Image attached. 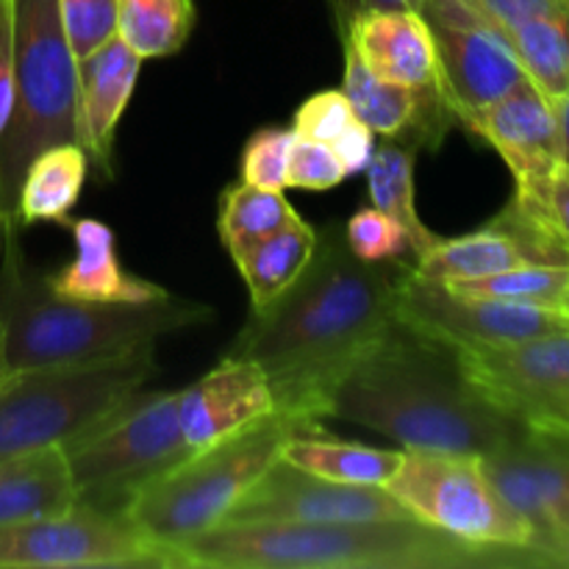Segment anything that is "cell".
<instances>
[{
  "instance_id": "cell-1",
  "label": "cell",
  "mask_w": 569,
  "mask_h": 569,
  "mask_svg": "<svg viewBox=\"0 0 569 569\" xmlns=\"http://www.w3.org/2000/svg\"><path fill=\"white\" fill-rule=\"evenodd\" d=\"M411 264H365L348 250L342 228L317 231L303 276L272 306L250 311L226 356L259 367L276 411L317 426L350 370L395 326V303Z\"/></svg>"
},
{
  "instance_id": "cell-2",
  "label": "cell",
  "mask_w": 569,
  "mask_h": 569,
  "mask_svg": "<svg viewBox=\"0 0 569 569\" xmlns=\"http://www.w3.org/2000/svg\"><path fill=\"white\" fill-rule=\"evenodd\" d=\"M328 417L372 428L406 450L489 456L522 431L461 372L456 350L395 322L345 376Z\"/></svg>"
},
{
  "instance_id": "cell-3",
  "label": "cell",
  "mask_w": 569,
  "mask_h": 569,
  "mask_svg": "<svg viewBox=\"0 0 569 569\" xmlns=\"http://www.w3.org/2000/svg\"><path fill=\"white\" fill-rule=\"evenodd\" d=\"M172 569L520 567V548H478L426 522L217 526L170 548Z\"/></svg>"
},
{
  "instance_id": "cell-4",
  "label": "cell",
  "mask_w": 569,
  "mask_h": 569,
  "mask_svg": "<svg viewBox=\"0 0 569 569\" xmlns=\"http://www.w3.org/2000/svg\"><path fill=\"white\" fill-rule=\"evenodd\" d=\"M9 237L0 276V372L92 365L214 320L211 306L172 295L153 303L61 298L48 287L44 272H33L22 261L14 228Z\"/></svg>"
},
{
  "instance_id": "cell-5",
  "label": "cell",
  "mask_w": 569,
  "mask_h": 569,
  "mask_svg": "<svg viewBox=\"0 0 569 569\" xmlns=\"http://www.w3.org/2000/svg\"><path fill=\"white\" fill-rule=\"evenodd\" d=\"M309 428L320 426H306L281 411L259 417L150 478L122 515L170 559V548L178 542L220 526L239 498L281 459L283 442Z\"/></svg>"
},
{
  "instance_id": "cell-6",
  "label": "cell",
  "mask_w": 569,
  "mask_h": 569,
  "mask_svg": "<svg viewBox=\"0 0 569 569\" xmlns=\"http://www.w3.org/2000/svg\"><path fill=\"white\" fill-rule=\"evenodd\" d=\"M14 111L0 139V209L14 228L26 167L50 144L78 142V59L61 26L59 0H11Z\"/></svg>"
},
{
  "instance_id": "cell-7",
  "label": "cell",
  "mask_w": 569,
  "mask_h": 569,
  "mask_svg": "<svg viewBox=\"0 0 569 569\" xmlns=\"http://www.w3.org/2000/svg\"><path fill=\"white\" fill-rule=\"evenodd\" d=\"M156 348L72 367L0 372V459L64 445L156 376Z\"/></svg>"
},
{
  "instance_id": "cell-8",
  "label": "cell",
  "mask_w": 569,
  "mask_h": 569,
  "mask_svg": "<svg viewBox=\"0 0 569 569\" xmlns=\"http://www.w3.org/2000/svg\"><path fill=\"white\" fill-rule=\"evenodd\" d=\"M78 500L122 515L150 478L192 453L178 422V392H131L67 439Z\"/></svg>"
},
{
  "instance_id": "cell-9",
  "label": "cell",
  "mask_w": 569,
  "mask_h": 569,
  "mask_svg": "<svg viewBox=\"0 0 569 569\" xmlns=\"http://www.w3.org/2000/svg\"><path fill=\"white\" fill-rule=\"evenodd\" d=\"M415 520L478 548H526L533 528L511 509L483 470L481 456L403 448L387 481Z\"/></svg>"
},
{
  "instance_id": "cell-10",
  "label": "cell",
  "mask_w": 569,
  "mask_h": 569,
  "mask_svg": "<svg viewBox=\"0 0 569 569\" xmlns=\"http://www.w3.org/2000/svg\"><path fill=\"white\" fill-rule=\"evenodd\" d=\"M0 569H170L126 515L78 500L70 511L0 526Z\"/></svg>"
},
{
  "instance_id": "cell-11",
  "label": "cell",
  "mask_w": 569,
  "mask_h": 569,
  "mask_svg": "<svg viewBox=\"0 0 569 569\" xmlns=\"http://www.w3.org/2000/svg\"><path fill=\"white\" fill-rule=\"evenodd\" d=\"M395 320L450 350H498L569 331V315L559 306L476 298L422 281L411 270L400 283Z\"/></svg>"
},
{
  "instance_id": "cell-12",
  "label": "cell",
  "mask_w": 569,
  "mask_h": 569,
  "mask_svg": "<svg viewBox=\"0 0 569 569\" xmlns=\"http://www.w3.org/2000/svg\"><path fill=\"white\" fill-rule=\"evenodd\" d=\"M459 122L467 131L481 137L489 148L498 150V156L509 167L515 178V198L509 209L522 222L537 228L542 237L556 242L548 228L550 183L561 170L556 106L531 81H522L495 103L461 114Z\"/></svg>"
},
{
  "instance_id": "cell-13",
  "label": "cell",
  "mask_w": 569,
  "mask_h": 569,
  "mask_svg": "<svg viewBox=\"0 0 569 569\" xmlns=\"http://www.w3.org/2000/svg\"><path fill=\"white\" fill-rule=\"evenodd\" d=\"M481 398L526 431L569 437V331L498 350H456Z\"/></svg>"
},
{
  "instance_id": "cell-14",
  "label": "cell",
  "mask_w": 569,
  "mask_h": 569,
  "mask_svg": "<svg viewBox=\"0 0 569 569\" xmlns=\"http://www.w3.org/2000/svg\"><path fill=\"white\" fill-rule=\"evenodd\" d=\"M437 44L439 89L456 122L528 81L509 33L472 0H426L420 11Z\"/></svg>"
},
{
  "instance_id": "cell-15",
  "label": "cell",
  "mask_w": 569,
  "mask_h": 569,
  "mask_svg": "<svg viewBox=\"0 0 569 569\" xmlns=\"http://www.w3.org/2000/svg\"><path fill=\"white\" fill-rule=\"evenodd\" d=\"M415 520L403 503L383 487H359L317 478L278 459L239 498L220 526L253 522H406ZM420 522V520H417Z\"/></svg>"
},
{
  "instance_id": "cell-16",
  "label": "cell",
  "mask_w": 569,
  "mask_h": 569,
  "mask_svg": "<svg viewBox=\"0 0 569 569\" xmlns=\"http://www.w3.org/2000/svg\"><path fill=\"white\" fill-rule=\"evenodd\" d=\"M483 470L506 503L537 533H569V437L522 428Z\"/></svg>"
},
{
  "instance_id": "cell-17",
  "label": "cell",
  "mask_w": 569,
  "mask_h": 569,
  "mask_svg": "<svg viewBox=\"0 0 569 569\" xmlns=\"http://www.w3.org/2000/svg\"><path fill=\"white\" fill-rule=\"evenodd\" d=\"M345 48L342 92L348 94L356 120L365 122L376 137L398 142L409 150H437L456 122L453 109L445 100L439 83L433 87H400L372 76L350 44Z\"/></svg>"
},
{
  "instance_id": "cell-18",
  "label": "cell",
  "mask_w": 569,
  "mask_h": 569,
  "mask_svg": "<svg viewBox=\"0 0 569 569\" xmlns=\"http://www.w3.org/2000/svg\"><path fill=\"white\" fill-rule=\"evenodd\" d=\"M276 411L267 376L248 359L226 356L214 370L178 392V422L192 450L206 448Z\"/></svg>"
},
{
  "instance_id": "cell-19",
  "label": "cell",
  "mask_w": 569,
  "mask_h": 569,
  "mask_svg": "<svg viewBox=\"0 0 569 569\" xmlns=\"http://www.w3.org/2000/svg\"><path fill=\"white\" fill-rule=\"evenodd\" d=\"M142 61L120 37L78 59V131L100 178L114 176V133L133 98Z\"/></svg>"
},
{
  "instance_id": "cell-20",
  "label": "cell",
  "mask_w": 569,
  "mask_h": 569,
  "mask_svg": "<svg viewBox=\"0 0 569 569\" xmlns=\"http://www.w3.org/2000/svg\"><path fill=\"white\" fill-rule=\"evenodd\" d=\"M342 44H350L372 76L400 87L439 83V59L431 26L415 9L361 11L345 28Z\"/></svg>"
},
{
  "instance_id": "cell-21",
  "label": "cell",
  "mask_w": 569,
  "mask_h": 569,
  "mask_svg": "<svg viewBox=\"0 0 569 569\" xmlns=\"http://www.w3.org/2000/svg\"><path fill=\"white\" fill-rule=\"evenodd\" d=\"M67 228L72 233V259L59 272L44 276L56 295L94 303H153L170 298L159 283L122 270L111 226L92 217H78Z\"/></svg>"
},
{
  "instance_id": "cell-22",
  "label": "cell",
  "mask_w": 569,
  "mask_h": 569,
  "mask_svg": "<svg viewBox=\"0 0 569 569\" xmlns=\"http://www.w3.org/2000/svg\"><path fill=\"white\" fill-rule=\"evenodd\" d=\"M78 503V489L61 445L0 459V526L61 515Z\"/></svg>"
},
{
  "instance_id": "cell-23",
  "label": "cell",
  "mask_w": 569,
  "mask_h": 569,
  "mask_svg": "<svg viewBox=\"0 0 569 569\" xmlns=\"http://www.w3.org/2000/svg\"><path fill=\"white\" fill-rule=\"evenodd\" d=\"M528 261L537 259L526 239L511 231L500 217H495L489 226L465 233V237L437 239L426 253L417 256L411 272L422 281L453 287V283L478 281V278L495 276V272L511 270V267L528 264Z\"/></svg>"
},
{
  "instance_id": "cell-24",
  "label": "cell",
  "mask_w": 569,
  "mask_h": 569,
  "mask_svg": "<svg viewBox=\"0 0 569 569\" xmlns=\"http://www.w3.org/2000/svg\"><path fill=\"white\" fill-rule=\"evenodd\" d=\"M317 250V228L295 214L287 226L228 253L250 292V311L276 303L309 267Z\"/></svg>"
},
{
  "instance_id": "cell-25",
  "label": "cell",
  "mask_w": 569,
  "mask_h": 569,
  "mask_svg": "<svg viewBox=\"0 0 569 569\" xmlns=\"http://www.w3.org/2000/svg\"><path fill=\"white\" fill-rule=\"evenodd\" d=\"M89 176V156L78 142L50 144L31 159L20 181L14 228L56 222L70 226V211L81 200Z\"/></svg>"
},
{
  "instance_id": "cell-26",
  "label": "cell",
  "mask_w": 569,
  "mask_h": 569,
  "mask_svg": "<svg viewBox=\"0 0 569 569\" xmlns=\"http://www.w3.org/2000/svg\"><path fill=\"white\" fill-rule=\"evenodd\" d=\"M400 459H403V450L342 442V439L326 437L320 428L295 431L281 448V461L287 465L317 478L359 483V487H387V481L400 467Z\"/></svg>"
},
{
  "instance_id": "cell-27",
  "label": "cell",
  "mask_w": 569,
  "mask_h": 569,
  "mask_svg": "<svg viewBox=\"0 0 569 569\" xmlns=\"http://www.w3.org/2000/svg\"><path fill=\"white\" fill-rule=\"evenodd\" d=\"M367 192L370 206L392 217L406 231L411 253L422 256L433 242L437 233L422 222L415 203V150L398 142H383L376 148L370 167H367Z\"/></svg>"
},
{
  "instance_id": "cell-28",
  "label": "cell",
  "mask_w": 569,
  "mask_h": 569,
  "mask_svg": "<svg viewBox=\"0 0 569 569\" xmlns=\"http://www.w3.org/2000/svg\"><path fill=\"white\" fill-rule=\"evenodd\" d=\"M194 0H117V37L142 59H164L187 44Z\"/></svg>"
},
{
  "instance_id": "cell-29",
  "label": "cell",
  "mask_w": 569,
  "mask_h": 569,
  "mask_svg": "<svg viewBox=\"0 0 569 569\" xmlns=\"http://www.w3.org/2000/svg\"><path fill=\"white\" fill-rule=\"evenodd\" d=\"M509 42L526 78L559 103L569 92V17H533L509 31Z\"/></svg>"
},
{
  "instance_id": "cell-30",
  "label": "cell",
  "mask_w": 569,
  "mask_h": 569,
  "mask_svg": "<svg viewBox=\"0 0 569 569\" xmlns=\"http://www.w3.org/2000/svg\"><path fill=\"white\" fill-rule=\"evenodd\" d=\"M298 211L292 209L281 192L272 189L250 187L239 181L222 189L220 194V214H217V233L228 253L267 237L287 226Z\"/></svg>"
},
{
  "instance_id": "cell-31",
  "label": "cell",
  "mask_w": 569,
  "mask_h": 569,
  "mask_svg": "<svg viewBox=\"0 0 569 569\" xmlns=\"http://www.w3.org/2000/svg\"><path fill=\"white\" fill-rule=\"evenodd\" d=\"M448 287V283H445ZM569 287V264H545V261H528L511 270L495 272V276L478 278V281L453 283L450 289L476 298L515 300V303L533 306H559Z\"/></svg>"
},
{
  "instance_id": "cell-32",
  "label": "cell",
  "mask_w": 569,
  "mask_h": 569,
  "mask_svg": "<svg viewBox=\"0 0 569 569\" xmlns=\"http://www.w3.org/2000/svg\"><path fill=\"white\" fill-rule=\"evenodd\" d=\"M342 237L350 253L365 264L398 261L406 250H411L403 228L376 206H361L342 226Z\"/></svg>"
},
{
  "instance_id": "cell-33",
  "label": "cell",
  "mask_w": 569,
  "mask_h": 569,
  "mask_svg": "<svg viewBox=\"0 0 569 569\" xmlns=\"http://www.w3.org/2000/svg\"><path fill=\"white\" fill-rule=\"evenodd\" d=\"M292 128L281 126H264L244 142L242 150V181L250 187L272 189V192H283L287 187L289 172V156H292L295 144Z\"/></svg>"
},
{
  "instance_id": "cell-34",
  "label": "cell",
  "mask_w": 569,
  "mask_h": 569,
  "mask_svg": "<svg viewBox=\"0 0 569 569\" xmlns=\"http://www.w3.org/2000/svg\"><path fill=\"white\" fill-rule=\"evenodd\" d=\"M59 14L76 59L117 37V0H59Z\"/></svg>"
},
{
  "instance_id": "cell-35",
  "label": "cell",
  "mask_w": 569,
  "mask_h": 569,
  "mask_svg": "<svg viewBox=\"0 0 569 569\" xmlns=\"http://www.w3.org/2000/svg\"><path fill=\"white\" fill-rule=\"evenodd\" d=\"M356 120V111L350 106L348 94L342 89H326L298 106L292 120L295 137L315 139V142L331 144L350 122Z\"/></svg>"
},
{
  "instance_id": "cell-36",
  "label": "cell",
  "mask_w": 569,
  "mask_h": 569,
  "mask_svg": "<svg viewBox=\"0 0 569 569\" xmlns=\"http://www.w3.org/2000/svg\"><path fill=\"white\" fill-rule=\"evenodd\" d=\"M345 167L339 161L337 150L328 142L315 139H295L292 156H289L287 187L309 189V192H328L345 181Z\"/></svg>"
},
{
  "instance_id": "cell-37",
  "label": "cell",
  "mask_w": 569,
  "mask_h": 569,
  "mask_svg": "<svg viewBox=\"0 0 569 569\" xmlns=\"http://www.w3.org/2000/svg\"><path fill=\"white\" fill-rule=\"evenodd\" d=\"M14 111V11L11 0H0V139Z\"/></svg>"
},
{
  "instance_id": "cell-38",
  "label": "cell",
  "mask_w": 569,
  "mask_h": 569,
  "mask_svg": "<svg viewBox=\"0 0 569 569\" xmlns=\"http://www.w3.org/2000/svg\"><path fill=\"white\" fill-rule=\"evenodd\" d=\"M337 150L339 161L345 167V176H361L370 167L372 156H376V133L365 126L361 120H353L337 139L331 142Z\"/></svg>"
},
{
  "instance_id": "cell-39",
  "label": "cell",
  "mask_w": 569,
  "mask_h": 569,
  "mask_svg": "<svg viewBox=\"0 0 569 569\" xmlns=\"http://www.w3.org/2000/svg\"><path fill=\"white\" fill-rule=\"evenodd\" d=\"M548 228L556 242L569 256V170L561 167L550 183L548 194Z\"/></svg>"
},
{
  "instance_id": "cell-40",
  "label": "cell",
  "mask_w": 569,
  "mask_h": 569,
  "mask_svg": "<svg viewBox=\"0 0 569 569\" xmlns=\"http://www.w3.org/2000/svg\"><path fill=\"white\" fill-rule=\"evenodd\" d=\"M333 11V20H337L339 37L345 33V28L350 26L356 14L361 11H372V9H415L422 11L426 0H328Z\"/></svg>"
},
{
  "instance_id": "cell-41",
  "label": "cell",
  "mask_w": 569,
  "mask_h": 569,
  "mask_svg": "<svg viewBox=\"0 0 569 569\" xmlns=\"http://www.w3.org/2000/svg\"><path fill=\"white\" fill-rule=\"evenodd\" d=\"M556 120H559V137H561V167L569 170V92L556 103Z\"/></svg>"
},
{
  "instance_id": "cell-42",
  "label": "cell",
  "mask_w": 569,
  "mask_h": 569,
  "mask_svg": "<svg viewBox=\"0 0 569 569\" xmlns=\"http://www.w3.org/2000/svg\"><path fill=\"white\" fill-rule=\"evenodd\" d=\"M561 309H565L567 315H569V287H567V292H565V300H561Z\"/></svg>"
},
{
  "instance_id": "cell-43",
  "label": "cell",
  "mask_w": 569,
  "mask_h": 569,
  "mask_svg": "<svg viewBox=\"0 0 569 569\" xmlns=\"http://www.w3.org/2000/svg\"><path fill=\"white\" fill-rule=\"evenodd\" d=\"M3 226H6V217H3V209H0V239H3Z\"/></svg>"
}]
</instances>
